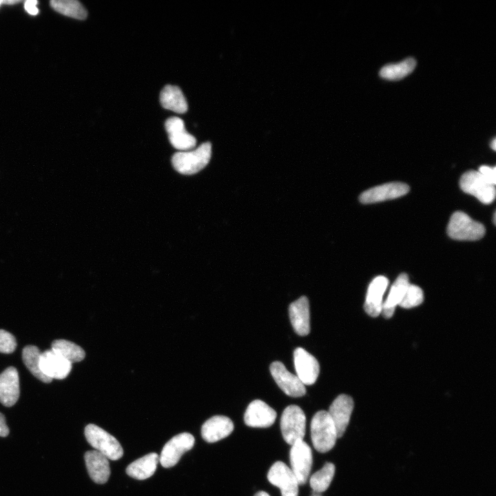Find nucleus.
I'll return each mask as SVG.
<instances>
[{
    "label": "nucleus",
    "instance_id": "obj_1",
    "mask_svg": "<svg viewBox=\"0 0 496 496\" xmlns=\"http://www.w3.org/2000/svg\"><path fill=\"white\" fill-rule=\"evenodd\" d=\"M311 437L318 452L327 453L335 446L338 435L328 411L322 410L313 415L311 422Z\"/></svg>",
    "mask_w": 496,
    "mask_h": 496
},
{
    "label": "nucleus",
    "instance_id": "obj_2",
    "mask_svg": "<svg viewBox=\"0 0 496 496\" xmlns=\"http://www.w3.org/2000/svg\"><path fill=\"white\" fill-rule=\"evenodd\" d=\"M211 144L206 142L192 151L175 153L172 158L174 169L180 174L192 175L202 170L209 162Z\"/></svg>",
    "mask_w": 496,
    "mask_h": 496
},
{
    "label": "nucleus",
    "instance_id": "obj_3",
    "mask_svg": "<svg viewBox=\"0 0 496 496\" xmlns=\"http://www.w3.org/2000/svg\"><path fill=\"white\" fill-rule=\"evenodd\" d=\"M84 433L87 442L107 459L117 460L123 457V450L118 441L101 427L90 424Z\"/></svg>",
    "mask_w": 496,
    "mask_h": 496
},
{
    "label": "nucleus",
    "instance_id": "obj_4",
    "mask_svg": "<svg viewBox=\"0 0 496 496\" xmlns=\"http://www.w3.org/2000/svg\"><path fill=\"white\" fill-rule=\"evenodd\" d=\"M447 233L454 240H477L484 236L485 228L466 214L455 211L449 220Z\"/></svg>",
    "mask_w": 496,
    "mask_h": 496
},
{
    "label": "nucleus",
    "instance_id": "obj_5",
    "mask_svg": "<svg viewBox=\"0 0 496 496\" xmlns=\"http://www.w3.org/2000/svg\"><path fill=\"white\" fill-rule=\"evenodd\" d=\"M280 428L287 444L293 445L303 440L306 429V417L303 411L297 405L286 407L281 415Z\"/></svg>",
    "mask_w": 496,
    "mask_h": 496
},
{
    "label": "nucleus",
    "instance_id": "obj_6",
    "mask_svg": "<svg viewBox=\"0 0 496 496\" xmlns=\"http://www.w3.org/2000/svg\"><path fill=\"white\" fill-rule=\"evenodd\" d=\"M459 186L467 194L484 204L491 203L495 197V185L488 183L478 171L469 170L460 178Z\"/></svg>",
    "mask_w": 496,
    "mask_h": 496
},
{
    "label": "nucleus",
    "instance_id": "obj_7",
    "mask_svg": "<svg viewBox=\"0 0 496 496\" xmlns=\"http://www.w3.org/2000/svg\"><path fill=\"white\" fill-rule=\"evenodd\" d=\"M291 470L296 476L299 485L307 483L313 463L312 451L303 440L291 445L289 453Z\"/></svg>",
    "mask_w": 496,
    "mask_h": 496
},
{
    "label": "nucleus",
    "instance_id": "obj_8",
    "mask_svg": "<svg viewBox=\"0 0 496 496\" xmlns=\"http://www.w3.org/2000/svg\"><path fill=\"white\" fill-rule=\"evenodd\" d=\"M195 442L194 436L189 433H182L174 436L163 446L159 462L164 468L176 465L181 456L191 450Z\"/></svg>",
    "mask_w": 496,
    "mask_h": 496
},
{
    "label": "nucleus",
    "instance_id": "obj_9",
    "mask_svg": "<svg viewBox=\"0 0 496 496\" xmlns=\"http://www.w3.org/2000/svg\"><path fill=\"white\" fill-rule=\"evenodd\" d=\"M267 479L280 489L282 496H298V482L290 468L282 462H275L267 473Z\"/></svg>",
    "mask_w": 496,
    "mask_h": 496
},
{
    "label": "nucleus",
    "instance_id": "obj_10",
    "mask_svg": "<svg viewBox=\"0 0 496 496\" xmlns=\"http://www.w3.org/2000/svg\"><path fill=\"white\" fill-rule=\"evenodd\" d=\"M270 372L278 386L287 395L297 397L306 393L305 386L298 376L290 373L281 362H272Z\"/></svg>",
    "mask_w": 496,
    "mask_h": 496
},
{
    "label": "nucleus",
    "instance_id": "obj_11",
    "mask_svg": "<svg viewBox=\"0 0 496 496\" xmlns=\"http://www.w3.org/2000/svg\"><path fill=\"white\" fill-rule=\"evenodd\" d=\"M293 361L296 375L302 384H314L320 372V366L316 358L303 348L298 347L293 351Z\"/></svg>",
    "mask_w": 496,
    "mask_h": 496
},
{
    "label": "nucleus",
    "instance_id": "obj_12",
    "mask_svg": "<svg viewBox=\"0 0 496 496\" xmlns=\"http://www.w3.org/2000/svg\"><path fill=\"white\" fill-rule=\"evenodd\" d=\"M409 187L403 183L393 182L378 185L362 192L359 198L364 204L382 202L406 194Z\"/></svg>",
    "mask_w": 496,
    "mask_h": 496
},
{
    "label": "nucleus",
    "instance_id": "obj_13",
    "mask_svg": "<svg viewBox=\"0 0 496 496\" xmlns=\"http://www.w3.org/2000/svg\"><path fill=\"white\" fill-rule=\"evenodd\" d=\"M276 411L265 402L256 400L247 406L244 415L247 426L255 428H267L271 426L276 418Z\"/></svg>",
    "mask_w": 496,
    "mask_h": 496
},
{
    "label": "nucleus",
    "instance_id": "obj_14",
    "mask_svg": "<svg viewBox=\"0 0 496 496\" xmlns=\"http://www.w3.org/2000/svg\"><path fill=\"white\" fill-rule=\"evenodd\" d=\"M39 367L41 372L49 378L62 380L70 373L72 363L49 349L41 353Z\"/></svg>",
    "mask_w": 496,
    "mask_h": 496
},
{
    "label": "nucleus",
    "instance_id": "obj_15",
    "mask_svg": "<svg viewBox=\"0 0 496 496\" xmlns=\"http://www.w3.org/2000/svg\"><path fill=\"white\" fill-rule=\"evenodd\" d=\"M353 409V399L345 394L338 395L331 404L328 413L335 427L338 437L344 435Z\"/></svg>",
    "mask_w": 496,
    "mask_h": 496
},
{
    "label": "nucleus",
    "instance_id": "obj_16",
    "mask_svg": "<svg viewBox=\"0 0 496 496\" xmlns=\"http://www.w3.org/2000/svg\"><path fill=\"white\" fill-rule=\"evenodd\" d=\"M169 140L172 146L183 151H188L196 146V138L188 133L184 121L178 117H171L165 123Z\"/></svg>",
    "mask_w": 496,
    "mask_h": 496
},
{
    "label": "nucleus",
    "instance_id": "obj_17",
    "mask_svg": "<svg viewBox=\"0 0 496 496\" xmlns=\"http://www.w3.org/2000/svg\"><path fill=\"white\" fill-rule=\"evenodd\" d=\"M19 393L18 371L10 366L0 374V402L5 406H12L17 402Z\"/></svg>",
    "mask_w": 496,
    "mask_h": 496
},
{
    "label": "nucleus",
    "instance_id": "obj_18",
    "mask_svg": "<svg viewBox=\"0 0 496 496\" xmlns=\"http://www.w3.org/2000/svg\"><path fill=\"white\" fill-rule=\"evenodd\" d=\"M289 314L295 332L305 336L310 332L309 304L306 296H301L291 302L289 307Z\"/></svg>",
    "mask_w": 496,
    "mask_h": 496
},
{
    "label": "nucleus",
    "instance_id": "obj_19",
    "mask_svg": "<svg viewBox=\"0 0 496 496\" xmlns=\"http://www.w3.org/2000/svg\"><path fill=\"white\" fill-rule=\"evenodd\" d=\"M234 427L233 422L228 417L215 415L203 424L201 435L207 442H216L229 435Z\"/></svg>",
    "mask_w": 496,
    "mask_h": 496
},
{
    "label": "nucleus",
    "instance_id": "obj_20",
    "mask_svg": "<svg viewBox=\"0 0 496 496\" xmlns=\"http://www.w3.org/2000/svg\"><path fill=\"white\" fill-rule=\"evenodd\" d=\"M388 285V279L384 276H379L369 285L364 306L369 316L377 317L382 313V298Z\"/></svg>",
    "mask_w": 496,
    "mask_h": 496
},
{
    "label": "nucleus",
    "instance_id": "obj_21",
    "mask_svg": "<svg viewBox=\"0 0 496 496\" xmlns=\"http://www.w3.org/2000/svg\"><path fill=\"white\" fill-rule=\"evenodd\" d=\"M84 459L90 478L96 484L106 483L110 475L107 458L95 450L87 451Z\"/></svg>",
    "mask_w": 496,
    "mask_h": 496
},
{
    "label": "nucleus",
    "instance_id": "obj_22",
    "mask_svg": "<svg viewBox=\"0 0 496 496\" xmlns=\"http://www.w3.org/2000/svg\"><path fill=\"white\" fill-rule=\"evenodd\" d=\"M409 285L407 274L402 273L397 278L382 305V313L384 318H389L393 315L396 306L401 302Z\"/></svg>",
    "mask_w": 496,
    "mask_h": 496
},
{
    "label": "nucleus",
    "instance_id": "obj_23",
    "mask_svg": "<svg viewBox=\"0 0 496 496\" xmlns=\"http://www.w3.org/2000/svg\"><path fill=\"white\" fill-rule=\"evenodd\" d=\"M158 462L159 455L156 453H150L129 464L126 473L136 479H147L155 473Z\"/></svg>",
    "mask_w": 496,
    "mask_h": 496
},
{
    "label": "nucleus",
    "instance_id": "obj_24",
    "mask_svg": "<svg viewBox=\"0 0 496 496\" xmlns=\"http://www.w3.org/2000/svg\"><path fill=\"white\" fill-rule=\"evenodd\" d=\"M162 106L176 113H185L187 110V103L181 90L175 85H167L160 94Z\"/></svg>",
    "mask_w": 496,
    "mask_h": 496
},
{
    "label": "nucleus",
    "instance_id": "obj_25",
    "mask_svg": "<svg viewBox=\"0 0 496 496\" xmlns=\"http://www.w3.org/2000/svg\"><path fill=\"white\" fill-rule=\"evenodd\" d=\"M415 65L413 58H407L397 63L385 65L381 68L380 75L386 80H400L412 72Z\"/></svg>",
    "mask_w": 496,
    "mask_h": 496
},
{
    "label": "nucleus",
    "instance_id": "obj_26",
    "mask_svg": "<svg viewBox=\"0 0 496 496\" xmlns=\"http://www.w3.org/2000/svg\"><path fill=\"white\" fill-rule=\"evenodd\" d=\"M51 349L72 364L83 360L85 356L81 347L66 340H54Z\"/></svg>",
    "mask_w": 496,
    "mask_h": 496
},
{
    "label": "nucleus",
    "instance_id": "obj_27",
    "mask_svg": "<svg viewBox=\"0 0 496 496\" xmlns=\"http://www.w3.org/2000/svg\"><path fill=\"white\" fill-rule=\"evenodd\" d=\"M41 353L36 346L28 345L23 349L22 360L25 366L34 377L43 382L50 383L52 380L45 375L39 367Z\"/></svg>",
    "mask_w": 496,
    "mask_h": 496
},
{
    "label": "nucleus",
    "instance_id": "obj_28",
    "mask_svg": "<svg viewBox=\"0 0 496 496\" xmlns=\"http://www.w3.org/2000/svg\"><path fill=\"white\" fill-rule=\"evenodd\" d=\"M335 469L333 464L327 462L320 470L311 475L309 484L313 492L320 494L329 488L333 478Z\"/></svg>",
    "mask_w": 496,
    "mask_h": 496
},
{
    "label": "nucleus",
    "instance_id": "obj_29",
    "mask_svg": "<svg viewBox=\"0 0 496 496\" xmlns=\"http://www.w3.org/2000/svg\"><path fill=\"white\" fill-rule=\"evenodd\" d=\"M50 6L55 11L76 19L83 20L87 14L83 5L76 0H52Z\"/></svg>",
    "mask_w": 496,
    "mask_h": 496
},
{
    "label": "nucleus",
    "instance_id": "obj_30",
    "mask_svg": "<svg viewBox=\"0 0 496 496\" xmlns=\"http://www.w3.org/2000/svg\"><path fill=\"white\" fill-rule=\"evenodd\" d=\"M423 300L424 294L422 289L417 285L410 284L399 306L404 309H410L420 305Z\"/></svg>",
    "mask_w": 496,
    "mask_h": 496
},
{
    "label": "nucleus",
    "instance_id": "obj_31",
    "mask_svg": "<svg viewBox=\"0 0 496 496\" xmlns=\"http://www.w3.org/2000/svg\"><path fill=\"white\" fill-rule=\"evenodd\" d=\"M17 347L14 336L10 332L0 329V353H11Z\"/></svg>",
    "mask_w": 496,
    "mask_h": 496
},
{
    "label": "nucleus",
    "instance_id": "obj_32",
    "mask_svg": "<svg viewBox=\"0 0 496 496\" xmlns=\"http://www.w3.org/2000/svg\"><path fill=\"white\" fill-rule=\"evenodd\" d=\"M481 175L490 184L495 185L496 183V169L487 165H482L478 171Z\"/></svg>",
    "mask_w": 496,
    "mask_h": 496
},
{
    "label": "nucleus",
    "instance_id": "obj_33",
    "mask_svg": "<svg viewBox=\"0 0 496 496\" xmlns=\"http://www.w3.org/2000/svg\"><path fill=\"white\" fill-rule=\"evenodd\" d=\"M38 1L36 0H27L25 1L24 8L28 13L32 15H36L39 12V10L37 8Z\"/></svg>",
    "mask_w": 496,
    "mask_h": 496
},
{
    "label": "nucleus",
    "instance_id": "obj_34",
    "mask_svg": "<svg viewBox=\"0 0 496 496\" xmlns=\"http://www.w3.org/2000/svg\"><path fill=\"white\" fill-rule=\"evenodd\" d=\"M9 433V428L6 425L4 415L0 413V436L6 437Z\"/></svg>",
    "mask_w": 496,
    "mask_h": 496
},
{
    "label": "nucleus",
    "instance_id": "obj_35",
    "mask_svg": "<svg viewBox=\"0 0 496 496\" xmlns=\"http://www.w3.org/2000/svg\"><path fill=\"white\" fill-rule=\"evenodd\" d=\"M19 2H21V1H19V0H6V1L3 0V3L8 4V5H12V4L18 3Z\"/></svg>",
    "mask_w": 496,
    "mask_h": 496
},
{
    "label": "nucleus",
    "instance_id": "obj_36",
    "mask_svg": "<svg viewBox=\"0 0 496 496\" xmlns=\"http://www.w3.org/2000/svg\"><path fill=\"white\" fill-rule=\"evenodd\" d=\"M254 496H270L265 491H259L256 493Z\"/></svg>",
    "mask_w": 496,
    "mask_h": 496
},
{
    "label": "nucleus",
    "instance_id": "obj_37",
    "mask_svg": "<svg viewBox=\"0 0 496 496\" xmlns=\"http://www.w3.org/2000/svg\"><path fill=\"white\" fill-rule=\"evenodd\" d=\"M490 146H491V147H492V149H493V150H495V149H496V140H495V138H494V139L493 140Z\"/></svg>",
    "mask_w": 496,
    "mask_h": 496
},
{
    "label": "nucleus",
    "instance_id": "obj_38",
    "mask_svg": "<svg viewBox=\"0 0 496 496\" xmlns=\"http://www.w3.org/2000/svg\"><path fill=\"white\" fill-rule=\"evenodd\" d=\"M311 496H321V495H320L319 493H315V492L313 491V493H312Z\"/></svg>",
    "mask_w": 496,
    "mask_h": 496
},
{
    "label": "nucleus",
    "instance_id": "obj_39",
    "mask_svg": "<svg viewBox=\"0 0 496 496\" xmlns=\"http://www.w3.org/2000/svg\"><path fill=\"white\" fill-rule=\"evenodd\" d=\"M3 0H0V5H1V3H3Z\"/></svg>",
    "mask_w": 496,
    "mask_h": 496
}]
</instances>
